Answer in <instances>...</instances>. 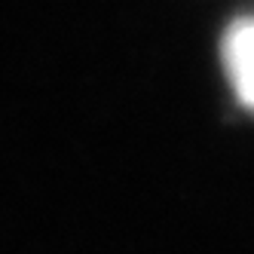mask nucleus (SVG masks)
<instances>
[{"mask_svg":"<svg viewBox=\"0 0 254 254\" xmlns=\"http://www.w3.org/2000/svg\"><path fill=\"white\" fill-rule=\"evenodd\" d=\"M224 67L239 101L254 111V19H239L227 31Z\"/></svg>","mask_w":254,"mask_h":254,"instance_id":"f257e3e1","label":"nucleus"}]
</instances>
